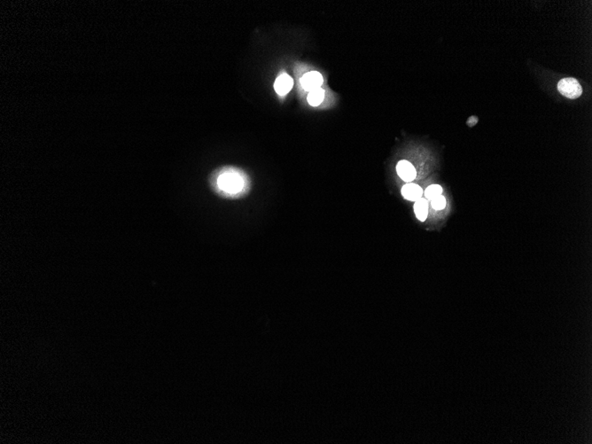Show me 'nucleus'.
I'll use <instances>...</instances> for the list:
<instances>
[{
	"label": "nucleus",
	"mask_w": 592,
	"mask_h": 444,
	"mask_svg": "<svg viewBox=\"0 0 592 444\" xmlns=\"http://www.w3.org/2000/svg\"><path fill=\"white\" fill-rule=\"evenodd\" d=\"M215 191L222 197L236 199L247 194L249 181L247 175L236 168H224L212 178Z\"/></svg>",
	"instance_id": "obj_1"
},
{
	"label": "nucleus",
	"mask_w": 592,
	"mask_h": 444,
	"mask_svg": "<svg viewBox=\"0 0 592 444\" xmlns=\"http://www.w3.org/2000/svg\"><path fill=\"white\" fill-rule=\"evenodd\" d=\"M558 90L566 98L571 99L579 98L583 93L580 82L573 77L561 79L558 83Z\"/></svg>",
	"instance_id": "obj_2"
},
{
	"label": "nucleus",
	"mask_w": 592,
	"mask_h": 444,
	"mask_svg": "<svg viewBox=\"0 0 592 444\" xmlns=\"http://www.w3.org/2000/svg\"><path fill=\"white\" fill-rule=\"evenodd\" d=\"M300 82L305 91L310 92L315 89L320 88L321 84L323 83V76L317 71H311L305 74Z\"/></svg>",
	"instance_id": "obj_3"
},
{
	"label": "nucleus",
	"mask_w": 592,
	"mask_h": 444,
	"mask_svg": "<svg viewBox=\"0 0 592 444\" xmlns=\"http://www.w3.org/2000/svg\"><path fill=\"white\" fill-rule=\"evenodd\" d=\"M396 171L403 181L410 182L415 179L417 173L414 166L408 160H400L396 166Z\"/></svg>",
	"instance_id": "obj_4"
},
{
	"label": "nucleus",
	"mask_w": 592,
	"mask_h": 444,
	"mask_svg": "<svg viewBox=\"0 0 592 444\" xmlns=\"http://www.w3.org/2000/svg\"><path fill=\"white\" fill-rule=\"evenodd\" d=\"M423 194V190L420 185L412 183H409L407 185H404L402 189L403 197L410 202H417L418 200L421 199Z\"/></svg>",
	"instance_id": "obj_5"
},
{
	"label": "nucleus",
	"mask_w": 592,
	"mask_h": 444,
	"mask_svg": "<svg viewBox=\"0 0 592 444\" xmlns=\"http://www.w3.org/2000/svg\"><path fill=\"white\" fill-rule=\"evenodd\" d=\"M293 84H294V81H293L292 77L290 75H288V74H280V76L276 80L274 88H275L276 92L282 96V95H286L291 91Z\"/></svg>",
	"instance_id": "obj_6"
},
{
	"label": "nucleus",
	"mask_w": 592,
	"mask_h": 444,
	"mask_svg": "<svg viewBox=\"0 0 592 444\" xmlns=\"http://www.w3.org/2000/svg\"><path fill=\"white\" fill-rule=\"evenodd\" d=\"M414 212H415L416 218H418L421 222H424L428 215V202L426 199H420L417 202H415L414 204Z\"/></svg>",
	"instance_id": "obj_7"
},
{
	"label": "nucleus",
	"mask_w": 592,
	"mask_h": 444,
	"mask_svg": "<svg viewBox=\"0 0 592 444\" xmlns=\"http://www.w3.org/2000/svg\"><path fill=\"white\" fill-rule=\"evenodd\" d=\"M325 99V91L322 88H317L310 91L308 95V102L310 106L317 107Z\"/></svg>",
	"instance_id": "obj_8"
},
{
	"label": "nucleus",
	"mask_w": 592,
	"mask_h": 444,
	"mask_svg": "<svg viewBox=\"0 0 592 444\" xmlns=\"http://www.w3.org/2000/svg\"><path fill=\"white\" fill-rule=\"evenodd\" d=\"M443 193V188L441 187L440 185H432L428 186V188L425 191V196L428 199L432 201L433 199L442 195Z\"/></svg>",
	"instance_id": "obj_9"
},
{
	"label": "nucleus",
	"mask_w": 592,
	"mask_h": 444,
	"mask_svg": "<svg viewBox=\"0 0 592 444\" xmlns=\"http://www.w3.org/2000/svg\"><path fill=\"white\" fill-rule=\"evenodd\" d=\"M446 204H447L446 199L443 195H439L431 201V205L436 210H444L446 207Z\"/></svg>",
	"instance_id": "obj_10"
}]
</instances>
